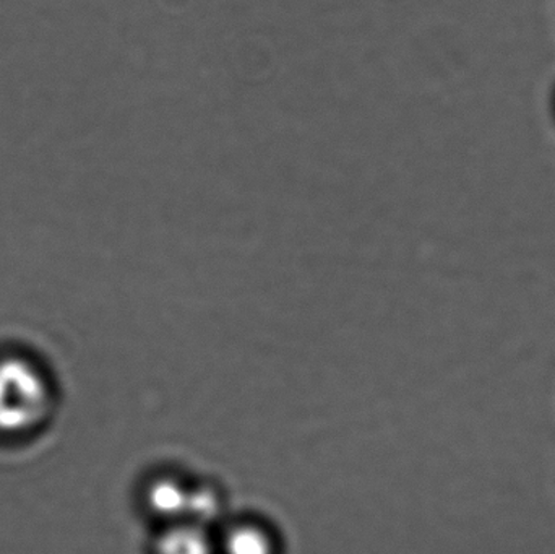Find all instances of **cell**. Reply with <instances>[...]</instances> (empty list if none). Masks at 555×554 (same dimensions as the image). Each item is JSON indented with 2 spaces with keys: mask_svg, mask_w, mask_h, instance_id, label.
Here are the masks:
<instances>
[{
  "mask_svg": "<svg viewBox=\"0 0 555 554\" xmlns=\"http://www.w3.org/2000/svg\"><path fill=\"white\" fill-rule=\"evenodd\" d=\"M551 113H553V119L555 124V87L553 91V98H551Z\"/></svg>",
  "mask_w": 555,
  "mask_h": 554,
  "instance_id": "cell-6",
  "label": "cell"
},
{
  "mask_svg": "<svg viewBox=\"0 0 555 554\" xmlns=\"http://www.w3.org/2000/svg\"><path fill=\"white\" fill-rule=\"evenodd\" d=\"M217 546L220 554H276L270 533L256 524L231 527Z\"/></svg>",
  "mask_w": 555,
  "mask_h": 554,
  "instance_id": "cell-4",
  "label": "cell"
},
{
  "mask_svg": "<svg viewBox=\"0 0 555 554\" xmlns=\"http://www.w3.org/2000/svg\"><path fill=\"white\" fill-rule=\"evenodd\" d=\"M54 409L48 373L23 355L0 357V436L23 438L38 431Z\"/></svg>",
  "mask_w": 555,
  "mask_h": 554,
  "instance_id": "cell-1",
  "label": "cell"
},
{
  "mask_svg": "<svg viewBox=\"0 0 555 554\" xmlns=\"http://www.w3.org/2000/svg\"><path fill=\"white\" fill-rule=\"evenodd\" d=\"M192 485L176 477H159L149 485L145 503L150 513L165 524L188 519Z\"/></svg>",
  "mask_w": 555,
  "mask_h": 554,
  "instance_id": "cell-2",
  "label": "cell"
},
{
  "mask_svg": "<svg viewBox=\"0 0 555 554\" xmlns=\"http://www.w3.org/2000/svg\"><path fill=\"white\" fill-rule=\"evenodd\" d=\"M155 554H218V546L210 529L191 520H179L166 524L156 539Z\"/></svg>",
  "mask_w": 555,
  "mask_h": 554,
  "instance_id": "cell-3",
  "label": "cell"
},
{
  "mask_svg": "<svg viewBox=\"0 0 555 554\" xmlns=\"http://www.w3.org/2000/svg\"><path fill=\"white\" fill-rule=\"evenodd\" d=\"M223 513L220 493L210 487H192L188 519L210 529L211 524Z\"/></svg>",
  "mask_w": 555,
  "mask_h": 554,
  "instance_id": "cell-5",
  "label": "cell"
}]
</instances>
